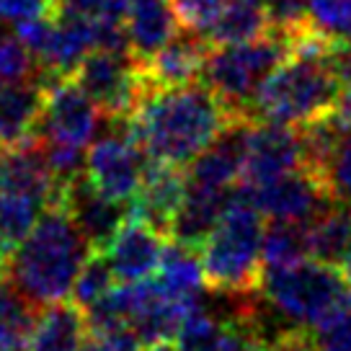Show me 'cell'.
<instances>
[{
    "mask_svg": "<svg viewBox=\"0 0 351 351\" xmlns=\"http://www.w3.org/2000/svg\"><path fill=\"white\" fill-rule=\"evenodd\" d=\"M238 117L209 86L150 88L130 117L132 134L150 160L189 165Z\"/></svg>",
    "mask_w": 351,
    "mask_h": 351,
    "instance_id": "6da1fadb",
    "label": "cell"
},
{
    "mask_svg": "<svg viewBox=\"0 0 351 351\" xmlns=\"http://www.w3.org/2000/svg\"><path fill=\"white\" fill-rule=\"evenodd\" d=\"M93 253L65 207H47L29 238L8 256V282L36 307L65 302Z\"/></svg>",
    "mask_w": 351,
    "mask_h": 351,
    "instance_id": "7a4b0ae2",
    "label": "cell"
},
{
    "mask_svg": "<svg viewBox=\"0 0 351 351\" xmlns=\"http://www.w3.org/2000/svg\"><path fill=\"white\" fill-rule=\"evenodd\" d=\"M263 215L253 202L251 189L232 186L228 209L204 245L199 248L204 276L212 292L251 295L261 285Z\"/></svg>",
    "mask_w": 351,
    "mask_h": 351,
    "instance_id": "3957f363",
    "label": "cell"
},
{
    "mask_svg": "<svg viewBox=\"0 0 351 351\" xmlns=\"http://www.w3.org/2000/svg\"><path fill=\"white\" fill-rule=\"evenodd\" d=\"M341 93V83L326 65V55H292L263 80L251 101L253 121L302 127L326 117Z\"/></svg>",
    "mask_w": 351,
    "mask_h": 351,
    "instance_id": "277c9868",
    "label": "cell"
},
{
    "mask_svg": "<svg viewBox=\"0 0 351 351\" xmlns=\"http://www.w3.org/2000/svg\"><path fill=\"white\" fill-rule=\"evenodd\" d=\"M258 295L274 315L297 328H315L349 295V282L339 266L300 261L285 269H263Z\"/></svg>",
    "mask_w": 351,
    "mask_h": 351,
    "instance_id": "5b68a950",
    "label": "cell"
},
{
    "mask_svg": "<svg viewBox=\"0 0 351 351\" xmlns=\"http://www.w3.org/2000/svg\"><path fill=\"white\" fill-rule=\"evenodd\" d=\"M287 57H292V39L269 32L253 42L209 47L202 77L232 114L251 119L253 96Z\"/></svg>",
    "mask_w": 351,
    "mask_h": 351,
    "instance_id": "8992f818",
    "label": "cell"
},
{
    "mask_svg": "<svg viewBox=\"0 0 351 351\" xmlns=\"http://www.w3.org/2000/svg\"><path fill=\"white\" fill-rule=\"evenodd\" d=\"M111 121L114 127L109 134L96 140L88 150L86 173L101 194L117 199L121 204H132L143 186L150 158L134 140L130 117Z\"/></svg>",
    "mask_w": 351,
    "mask_h": 351,
    "instance_id": "52a82bcc",
    "label": "cell"
},
{
    "mask_svg": "<svg viewBox=\"0 0 351 351\" xmlns=\"http://www.w3.org/2000/svg\"><path fill=\"white\" fill-rule=\"evenodd\" d=\"M75 80L109 119H127L145 96L140 62L130 52L93 49L77 67Z\"/></svg>",
    "mask_w": 351,
    "mask_h": 351,
    "instance_id": "ba28073f",
    "label": "cell"
},
{
    "mask_svg": "<svg viewBox=\"0 0 351 351\" xmlns=\"http://www.w3.org/2000/svg\"><path fill=\"white\" fill-rule=\"evenodd\" d=\"M101 124L99 104L75 77H55L44 83V109L36 134L44 143L86 147Z\"/></svg>",
    "mask_w": 351,
    "mask_h": 351,
    "instance_id": "9c48e42d",
    "label": "cell"
},
{
    "mask_svg": "<svg viewBox=\"0 0 351 351\" xmlns=\"http://www.w3.org/2000/svg\"><path fill=\"white\" fill-rule=\"evenodd\" d=\"M248 189L263 217L279 219V222H297V225L313 222L320 212H326L336 202L328 184L320 176L310 173L307 168H297L269 184Z\"/></svg>",
    "mask_w": 351,
    "mask_h": 351,
    "instance_id": "30bf717a",
    "label": "cell"
},
{
    "mask_svg": "<svg viewBox=\"0 0 351 351\" xmlns=\"http://www.w3.org/2000/svg\"><path fill=\"white\" fill-rule=\"evenodd\" d=\"M297 168H302V145L297 127L269 121L248 124L241 176L245 186H261Z\"/></svg>",
    "mask_w": 351,
    "mask_h": 351,
    "instance_id": "8fae6325",
    "label": "cell"
},
{
    "mask_svg": "<svg viewBox=\"0 0 351 351\" xmlns=\"http://www.w3.org/2000/svg\"><path fill=\"white\" fill-rule=\"evenodd\" d=\"M0 189L39 199L44 207H57L65 186L47 163L39 134L16 145H0Z\"/></svg>",
    "mask_w": 351,
    "mask_h": 351,
    "instance_id": "7c38bea8",
    "label": "cell"
},
{
    "mask_svg": "<svg viewBox=\"0 0 351 351\" xmlns=\"http://www.w3.org/2000/svg\"><path fill=\"white\" fill-rule=\"evenodd\" d=\"M60 207L70 212L73 222L86 235L93 251H106L114 235L121 230V225L130 219V209H124L130 204H121L117 199L101 194L99 189L90 184L88 173L77 176L75 181L67 184Z\"/></svg>",
    "mask_w": 351,
    "mask_h": 351,
    "instance_id": "4fadbf2b",
    "label": "cell"
},
{
    "mask_svg": "<svg viewBox=\"0 0 351 351\" xmlns=\"http://www.w3.org/2000/svg\"><path fill=\"white\" fill-rule=\"evenodd\" d=\"M168 235L155 230L153 225H147L145 219L132 217L121 225V230L114 235V241L106 248L109 263L114 269V276L124 282V285H134V282H145L160 269L163 261V251Z\"/></svg>",
    "mask_w": 351,
    "mask_h": 351,
    "instance_id": "5bb4252c",
    "label": "cell"
},
{
    "mask_svg": "<svg viewBox=\"0 0 351 351\" xmlns=\"http://www.w3.org/2000/svg\"><path fill=\"white\" fill-rule=\"evenodd\" d=\"M186 194L189 176L184 171V165L150 160L147 171H145L143 186L137 191L134 202L130 204V215L137 219H145L147 225H153L155 230L168 235L176 212L181 209Z\"/></svg>",
    "mask_w": 351,
    "mask_h": 351,
    "instance_id": "9a60e30c",
    "label": "cell"
},
{
    "mask_svg": "<svg viewBox=\"0 0 351 351\" xmlns=\"http://www.w3.org/2000/svg\"><path fill=\"white\" fill-rule=\"evenodd\" d=\"M209 55L207 39L199 32L178 29L163 49H158L150 60L140 62L145 88H176L197 83L204 73V60Z\"/></svg>",
    "mask_w": 351,
    "mask_h": 351,
    "instance_id": "2e32d148",
    "label": "cell"
},
{
    "mask_svg": "<svg viewBox=\"0 0 351 351\" xmlns=\"http://www.w3.org/2000/svg\"><path fill=\"white\" fill-rule=\"evenodd\" d=\"M253 119H235L219 134L207 150L189 163V186L207 191H230L243 176V153H245V132Z\"/></svg>",
    "mask_w": 351,
    "mask_h": 351,
    "instance_id": "e0dca14e",
    "label": "cell"
},
{
    "mask_svg": "<svg viewBox=\"0 0 351 351\" xmlns=\"http://www.w3.org/2000/svg\"><path fill=\"white\" fill-rule=\"evenodd\" d=\"M181 29L171 0H130L127 8V36L130 52L137 62H145L163 49Z\"/></svg>",
    "mask_w": 351,
    "mask_h": 351,
    "instance_id": "ac0fdd59",
    "label": "cell"
},
{
    "mask_svg": "<svg viewBox=\"0 0 351 351\" xmlns=\"http://www.w3.org/2000/svg\"><path fill=\"white\" fill-rule=\"evenodd\" d=\"M44 109V83H3L0 86V145L23 143L36 134Z\"/></svg>",
    "mask_w": 351,
    "mask_h": 351,
    "instance_id": "d6986e66",
    "label": "cell"
},
{
    "mask_svg": "<svg viewBox=\"0 0 351 351\" xmlns=\"http://www.w3.org/2000/svg\"><path fill=\"white\" fill-rule=\"evenodd\" d=\"M228 199H230V191H207V189L189 186V194L181 209L176 212L168 238L191 248H202L225 215Z\"/></svg>",
    "mask_w": 351,
    "mask_h": 351,
    "instance_id": "ffe728a7",
    "label": "cell"
},
{
    "mask_svg": "<svg viewBox=\"0 0 351 351\" xmlns=\"http://www.w3.org/2000/svg\"><path fill=\"white\" fill-rule=\"evenodd\" d=\"M86 313L70 302H52L39 313L26 351H80L86 346Z\"/></svg>",
    "mask_w": 351,
    "mask_h": 351,
    "instance_id": "44dd1931",
    "label": "cell"
},
{
    "mask_svg": "<svg viewBox=\"0 0 351 351\" xmlns=\"http://www.w3.org/2000/svg\"><path fill=\"white\" fill-rule=\"evenodd\" d=\"M199 248L184 245V243L171 241L163 251V261L158 269V282L168 295L184 302V305L194 307L202 302V295L207 287V276H204V263H202V253Z\"/></svg>",
    "mask_w": 351,
    "mask_h": 351,
    "instance_id": "7402d4cb",
    "label": "cell"
},
{
    "mask_svg": "<svg viewBox=\"0 0 351 351\" xmlns=\"http://www.w3.org/2000/svg\"><path fill=\"white\" fill-rule=\"evenodd\" d=\"M269 13L266 0H228L219 11L217 21L204 34L209 47L253 42L269 32Z\"/></svg>",
    "mask_w": 351,
    "mask_h": 351,
    "instance_id": "603a6c76",
    "label": "cell"
},
{
    "mask_svg": "<svg viewBox=\"0 0 351 351\" xmlns=\"http://www.w3.org/2000/svg\"><path fill=\"white\" fill-rule=\"evenodd\" d=\"M307 245L310 258L330 266H341L351 248V207L333 202L313 222H307Z\"/></svg>",
    "mask_w": 351,
    "mask_h": 351,
    "instance_id": "cb8c5ba5",
    "label": "cell"
},
{
    "mask_svg": "<svg viewBox=\"0 0 351 351\" xmlns=\"http://www.w3.org/2000/svg\"><path fill=\"white\" fill-rule=\"evenodd\" d=\"M44 209L47 207L39 199L0 189V256L3 258H8L29 238Z\"/></svg>",
    "mask_w": 351,
    "mask_h": 351,
    "instance_id": "d4e9b609",
    "label": "cell"
},
{
    "mask_svg": "<svg viewBox=\"0 0 351 351\" xmlns=\"http://www.w3.org/2000/svg\"><path fill=\"white\" fill-rule=\"evenodd\" d=\"M39 307L13 285L0 287V351H26Z\"/></svg>",
    "mask_w": 351,
    "mask_h": 351,
    "instance_id": "484cf974",
    "label": "cell"
},
{
    "mask_svg": "<svg viewBox=\"0 0 351 351\" xmlns=\"http://www.w3.org/2000/svg\"><path fill=\"white\" fill-rule=\"evenodd\" d=\"M297 130H300V145H302V168H307L310 173L320 176L326 181L328 165L339 150L341 140L346 137V132L336 124L330 111L326 117L307 121Z\"/></svg>",
    "mask_w": 351,
    "mask_h": 351,
    "instance_id": "4316f807",
    "label": "cell"
},
{
    "mask_svg": "<svg viewBox=\"0 0 351 351\" xmlns=\"http://www.w3.org/2000/svg\"><path fill=\"white\" fill-rule=\"evenodd\" d=\"M305 256H310L305 225L271 219V225L263 228V241H261L263 269H285V266L305 261Z\"/></svg>",
    "mask_w": 351,
    "mask_h": 351,
    "instance_id": "83f0119b",
    "label": "cell"
},
{
    "mask_svg": "<svg viewBox=\"0 0 351 351\" xmlns=\"http://www.w3.org/2000/svg\"><path fill=\"white\" fill-rule=\"evenodd\" d=\"M225 336V320L202 302L186 313L181 328L176 333V346L181 351H219Z\"/></svg>",
    "mask_w": 351,
    "mask_h": 351,
    "instance_id": "f1b7e54d",
    "label": "cell"
},
{
    "mask_svg": "<svg viewBox=\"0 0 351 351\" xmlns=\"http://www.w3.org/2000/svg\"><path fill=\"white\" fill-rule=\"evenodd\" d=\"M114 269L109 263V256L104 251H93L88 256V261L83 263L80 274H77L75 285H73V295L70 300L75 302L80 310L90 307L93 302H99L101 297L114 289Z\"/></svg>",
    "mask_w": 351,
    "mask_h": 351,
    "instance_id": "f546056e",
    "label": "cell"
},
{
    "mask_svg": "<svg viewBox=\"0 0 351 351\" xmlns=\"http://www.w3.org/2000/svg\"><path fill=\"white\" fill-rule=\"evenodd\" d=\"M42 80V70L34 52L19 32H0V83Z\"/></svg>",
    "mask_w": 351,
    "mask_h": 351,
    "instance_id": "4dcf8cb0",
    "label": "cell"
},
{
    "mask_svg": "<svg viewBox=\"0 0 351 351\" xmlns=\"http://www.w3.org/2000/svg\"><path fill=\"white\" fill-rule=\"evenodd\" d=\"M310 29L328 42H351V0H310Z\"/></svg>",
    "mask_w": 351,
    "mask_h": 351,
    "instance_id": "1f68e13d",
    "label": "cell"
},
{
    "mask_svg": "<svg viewBox=\"0 0 351 351\" xmlns=\"http://www.w3.org/2000/svg\"><path fill=\"white\" fill-rule=\"evenodd\" d=\"M315 343L320 351H351V289L328 318L315 326Z\"/></svg>",
    "mask_w": 351,
    "mask_h": 351,
    "instance_id": "d6a6232c",
    "label": "cell"
},
{
    "mask_svg": "<svg viewBox=\"0 0 351 351\" xmlns=\"http://www.w3.org/2000/svg\"><path fill=\"white\" fill-rule=\"evenodd\" d=\"M269 32H276L295 42L310 29V0H266Z\"/></svg>",
    "mask_w": 351,
    "mask_h": 351,
    "instance_id": "836d02e7",
    "label": "cell"
},
{
    "mask_svg": "<svg viewBox=\"0 0 351 351\" xmlns=\"http://www.w3.org/2000/svg\"><path fill=\"white\" fill-rule=\"evenodd\" d=\"M225 3L228 0H171L181 29L199 32L202 36L207 34L212 23L217 21V16L225 8Z\"/></svg>",
    "mask_w": 351,
    "mask_h": 351,
    "instance_id": "e575fe53",
    "label": "cell"
},
{
    "mask_svg": "<svg viewBox=\"0 0 351 351\" xmlns=\"http://www.w3.org/2000/svg\"><path fill=\"white\" fill-rule=\"evenodd\" d=\"M326 184H328L330 194L336 202L351 207V134L341 140L339 150L333 155L326 173Z\"/></svg>",
    "mask_w": 351,
    "mask_h": 351,
    "instance_id": "d590c367",
    "label": "cell"
},
{
    "mask_svg": "<svg viewBox=\"0 0 351 351\" xmlns=\"http://www.w3.org/2000/svg\"><path fill=\"white\" fill-rule=\"evenodd\" d=\"M57 13V0H0V26H21Z\"/></svg>",
    "mask_w": 351,
    "mask_h": 351,
    "instance_id": "8d00e7d4",
    "label": "cell"
},
{
    "mask_svg": "<svg viewBox=\"0 0 351 351\" xmlns=\"http://www.w3.org/2000/svg\"><path fill=\"white\" fill-rule=\"evenodd\" d=\"M266 351H320L318 343H315V336L310 333L307 328H285L274 333L269 339V346Z\"/></svg>",
    "mask_w": 351,
    "mask_h": 351,
    "instance_id": "74e56055",
    "label": "cell"
},
{
    "mask_svg": "<svg viewBox=\"0 0 351 351\" xmlns=\"http://www.w3.org/2000/svg\"><path fill=\"white\" fill-rule=\"evenodd\" d=\"M93 351H143V341L137 339V333L130 328L111 330L101 336H90Z\"/></svg>",
    "mask_w": 351,
    "mask_h": 351,
    "instance_id": "f35d334b",
    "label": "cell"
},
{
    "mask_svg": "<svg viewBox=\"0 0 351 351\" xmlns=\"http://www.w3.org/2000/svg\"><path fill=\"white\" fill-rule=\"evenodd\" d=\"M326 65L341 86H351V42H330L326 49Z\"/></svg>",
    "mask_w": 351,
    "mask_h": 351,
    "instance_id": "ab89813d",
    "label": "cell"
},
{
    "mask_svg": "<svg viewBox=\"0 0 351 351\" xmlns=\"http://www.w3.org/2000/svg\"><path fill=\"white\" fill-rule=\"evenodd\" d=\"M330 117L336 119V124L346 134H351V86H346L339 93V99H336L333 109H330Z\"/></svg>",
    "mask_w": 351,
    "mask_h": 351,
    "instance_id": "60d3db41",
    "label": "cell"
},
{
    "mask_svg": "<svg viewBox=\"0 0 351 351\" xmlns=\"http://www.w3.org/2000/svg\"><path fill=\"white\" fill-rule=\"evenodd\" d=\"M341 274L346 276V282H349V287H351V248L346 251V256H343V261H341Z\"/></svg>",
    "mask_w": 351,
    "mask_h": 351,
    "instance_id": "b9f144b4",
    "label": "cell"
},
{
    "mask_svg": "<svg viewBox=\"0 0 351 351\" xmlns=\"http://www.w3.org/2000/svg\"><path fill=\"white\" fill-rule=\"evenodd\" d=\"M145 351H181V349L173 346L171 341H160V343H150V346H145Z\"/></svg>",
    "mask_w": 351,
    "mask_h": 351,
    "instance_id": "7bdbcfd3",
    "label": "cell"
},
{
    "mask_svg": "<svg viewBox=\"0 0 351 351\" xmlns=\"http://www.w3.org/2000/svg\"><path fill=\"white\" fill-rule=\"evenodd\" d=\"M5 279H8V266H5V258L0 256V287L5 285Z\"/></svg>",
    "mask_w": 351,
    "mask_h": 351,
    "instance_id": "ee69618b",
    "label": "cell"
},
{
    "mask_svg": "<svg viewBox=\"0 0 351 351\" xmlns=\"http://www.w3.org/2000/svg\"><path fill=\"white\" fill-rule=\"evenodd\" d=\"M80 351H93V346H90V341H86V346H83Z\"/></svg>",
    "mask_w": 351,
    "mask_h": 351,
    "instance_id": "f6af8a7d",
    "label": "cell"
},
{
    "mask_svg": "<svg viewBox=\"0 0 351 351\" xmlns=\"http://www.w3.org/2000/svg\"><path fill=\"white\" fill-rule=\"evenodd\" d=\"M0 86H3V83H0Z\"/></svg>",
    "mask_w": 351,
    "mask_h": 351,
    "instance_id": "bcb514c9",
    "label": "cell"
}]
</instances>
